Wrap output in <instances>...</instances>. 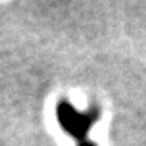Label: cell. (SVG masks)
Listing matches in <instances>:
<instances>
[{
    "mask_svg": "<svg viewBox=\"0 0 146 146\" xmlns=\"http://www.w3.org/2000/svg\"><path fill=\"white\" fill-rule=\"evenodd\" d=\"M56 118L61 129L79 143L89 138L90 129L100 118V109L93 106L86 112H79L70 101L61 100L56 104Z\"/></svg>",
    "mask_w": 146,
    "mask_h": 146,
    "instance_id": "6da1fadb",
    "label": "cell"
},
{
    "mask_svg": "<svg viewBox=\"0 0 146 146\" xmlns=\"http://www.w3.org/2000/svg\"><path fill=\"white\" fill-rule=\"evenodd\" d=\"M78 146H96V143L93 140H90V138H87V140H82V141H79Z\"/></svg>",
    "mask_w": 146,
    "mask_h": 146,
    "instance_id": "7a4b0ae2",
    "label": "cell"
}]
</instances>
